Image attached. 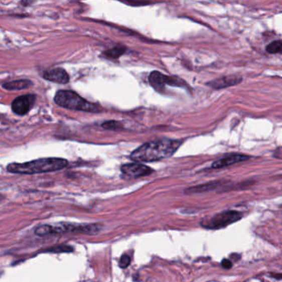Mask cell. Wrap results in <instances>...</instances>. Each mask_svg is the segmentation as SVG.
<instances>
[{
	"label": "cell",
	"instance_id": "6da1fadb",
	"mask_svg": "<svg viewBox=\"0 0 282 282\" xmlns=\"http://www.w3.org/2000/svg\"><path fill=\"white\" fill-rule=\"evenodd\" d=\"M180 140L161 139L151 141L139 146L132 152L130 159L137 163L160 161L171 157L180 147Z\"/></svg>",
	"mask_w": 282,
	"mask_h": 282
},
{
	"label": "cell",
	"instance_id": "7a4b0ae2",
	"mask_svg": "<svg viewBox=\"0 0 282 282\" xmlns=\"http://www.w3.org/2000/svg\"><path fill=\"white\" fill-rule=\"evenodd\" d=\"M69 165L67 160L61 158H43L30 162L12 163L7 166V171L11 174H36L59 171Z\"/></svg>",
	"mask_w": 282,
	"mask_h": 282
},
{
	"label": "cell",
	"instance_id": "3957f363",
	"mask_svg": "<svg viewBox=\"0 0 282 282\" xmlns=\"http://www.w3.org/2000/svg\"><path fill=\"white\" fill-rule=\"evenodd\" d=\"M102 224H74V223H60V224H43L37 227L36 235L40 237L58 235L65 234H96L101 231Z\"/></svg>",
	"mask_w": 282,
	"mask_h": 282
},
{
	"label": "cell",
	"instance_id": "277c9868",
	"mask_svg": "<svg viewBox=\"0 0 282 282\" xmlns=\"http://www.w3.org/2000/svg\"><path fill=\"white\" fill-rule=\"evenodd\" d=\"M54 101L58 106L70 110L87 111L93 113H97L102 111L99 106L88 102L74 91H58L54 97Z\"/></svg>",
	"mask_w": 282,
	"mask_h": 282
},
{
	"label": "cell",
	"instance_id": "5b68a950",
	"mask_svg": "<svg viewBox=\"0 0 282 282\" xmlns=\"http://www.w3.org/2000/svg\"><path fill=\"white\" fill-rule=\"evenodd\" d=\"M243 218V214L239 211H225L214 215L208 220L201 223V226L207 229H220L237 222Z\"/></svg>",
	"mask_w": 282,
	"mask_h": 282
},
{
	"label": "cell",
	"instance_id": "8992f818",
	"mask_svg": "<svg viewBox=\"0 0 282 282\" xmlns=\"http://www.w3.org/2000/svg\"><path fill=\"white\" fill-rule=\"evenodd\" d=\"M37 96L35 94L22 95L12 102V111L19 116H24L32 110L35 104Z\"/></svg>",
	"mask_w": 282,
	"mask_h": 282
},
{
	"label": "cell",
	"instance_id": "52a82bcc",
	"mask_svg": "<svg viewBox=\"0 0 282 282\" xmlns=\"http://www.w3.org/2000/svg\"><path fill=\"white\" fill-rule=\"evenodd\" d=\"M122 174L128 178H138L140 177L148 176L153 173V169L140 164H127L120 167Z\"/></svg>",
	"mask_w": 282,
	"mask_h": 282
},
{
	"label": "cell",
	"instance_id": "ba28073f",
	"mask_svg": "<svg viewBox=\"0 0 282 282\" xmlns=\"http://www.w3.org/2000/svg\"><path fill=\"white\" fill-rule=\"evenodd\" d=\"M249 159V156H247V155L233 154V155H227L225 157L213 163L211 168L215 169H222V168H225V167L235 165L238 163L243 162V161L248 160Z\"/></svg>",
	"mask_w": 282,
	"mask_h": 282
},
{
	"label": "cell",
	"instance_id": "9c48e42d",
	"mask_svg": "<svg viewBox=\"0 0 282 282\" xmlns=\"http://www.w3.org/2000/svg\"><path fill=\"white\" fill-rule=\"evenodd\" d=\"M43 78L48 81L60 83V84H66L70 82L69 74L66 70H64L62 68H56V69L45 71L43 74Z\"/></svg>",
	"mask_w": 282,
	"mask_h": 282
},
{
	"label": "cell",
	"instance_id": "30bf717a",
	"mask_svg": "<svg viewBox=\"0 0 282 282\" xmlns=\"http://www.w3.org/2000/svg\"><path fill=\"white\" fill-rule=\"evenodd\" d=\"M243 80V78L238 75H229L224 76L220 79H216L212 81L209 82L207 85L214 89H222V88H229L231 86L237 85Z\"/></svg>",
	"mask_w": 282,
	"mask_h": 282
},
{
	"label": "cell",
	"instance_id": "8fae6325",
	"mask_svg": "<svg viewBox=\"0 0 282 282\" xmlns=\"http://www.w3.org/2000/svg\"><path fill=\"white\" fill-rule=\"evenodd\" d=\"M149 81L151 85L157 92H163L165 88V75L159 71H153L149 76Z\"/></svg>",
	"mask_w": 282,
	"mask_h": 282
},
{
	"label": "cell",
	"instance_id": "7c38bea8",
	"mask_svg": "<svg viewBox=\"0 0 282 282\" xmlns=\"http://www.w3.org/2000/svg\"><path fill=\"white\" fill-rule=\"evenodd\" d=\"M33 85V83L28 79H19L15 81L9 82L3 84V88L7 90H23L30 88Z\"/></svg>",
	"mask_w": 282,
	"mask_h": 282
},
{
	"label": "cell",
	"instance_id": "4fadbf2b",
	"mask_svg": "<svg viewBox=\"0 0 282 282\" xmlns=\"http://www.w3.org/2000/svg\"><path fill=\"white\" fill-rule=\"evenodd\" d=\"M221 185V183L219 182H213V183H205L202 185L196 186V187H192L185 190V193L187 194H197V193H201V192H210L212 190L218 188L219 186Z\"/></svg>",
	"mask_w": 282,
	"mask_h": 282
},
{
	"label": "cell",
	"instance_id": "5bb4252c",
	"mask_svg": "<svg viewBox=\"0 0 282 282\" xmlns=\"http://www.w3.org/2000/svg\"><path fill=\"white\" fill-rule=\"evenodd\" d=\"M126 51V47L123 45H116V47L109 49L107 51H105L104 55L110 59H118L120 56H122L123 54H125Z\"/></svg>",
	"mask_w": 282,
	"mask_h": 282
},
{
	"label": "cell",
	"instance_id": "9a60e30c",
	"mask_svg": "<svg viewBox=\"0 0 282 282\" xmlns=\"http://www.w3.org/2000/svg\"><path fill=\"white\" fill-rule=\"evenodd\" d=\"M165 84L173 86V87H182L187 88L188 84L183 79L176 76H167L165 75Z\"/></svg>",
	"mask_w": 282,
	"mask_h": 282
},
{
	"label": "cell",
	"instance_id": "2e32d148",
	"mask_svg": "<svg viewBox=\"0 0 282 282\" xmlns=\"http://www.w3.org/2000/svg\"><path fill=\"white\" fill-rule=\"evenodd\" d=\"M266 51L269 54H280L282 55V41H274L270 42L266 47Z\"/></svg>",
	"mask_w": 282,
	"mask_h": 282
},
{
	"label": "cell",
	"instance_id": "e0dca14e",
	"mask_svg": "<svg viewBox=\"0 0 282 282\" xmlns=\"http://www.w3.org/2000/svg\"><path fill=\"white\" fill-rule=\"evenodd\" d=\"M45 252H56V253H59V252H74V247L68 245L55 246V247L47 248V249L45 250Z\"/></svg>",
	"mask_w": 282,
	"mask_h": 282
},
{
	"label": "cell",
	"instance_id": "ac0fdd59",
	"mask_svg": "<svg viewBox=\"0 0 282 282\" xmlns=\"http://www.w3.org/2000/svg\"><path fill=\"white\" fill-rule=\"evenodd\" d=\"M102 127L106 129H123V125L120 121H116V120H109L106 121L102 125Z\"/></svg>",
	"mask_w": 282,
	"mask_h": 282
},
{
	"label": "cell",
	"instance_id": "d6986e66",
	"mask_svg": "<svg viewBox=\"0 0 282 282\" xmlns=\"http://www.w3.org/2000/svg\"><path fill=\"white\" fill-rule=\"evenodd\" d=\"M130 261H131V258H130L129 255H122L121 257H120V261H119V266H120V268H126L130 264Z\"/></svg>",
	"mask_w": 282,
	"mask_h": 282
},
{
	"label": "cell",
	"instance_id": "ffe728a7",
	"mask_svg": "<svg viewBox=\"0 0 282 282\" xmlns=\"http://www.w3.org/2000/svg\"><path fill=\"white\" fill-rule=\"evenodd\" d=\"M221 265L224 269H230L233 266L232 261L229 259H223L222 261H221Z\"/></svg>",
	"mask_w": 282,
	"mask_h": 282
},
{
	"label": "cell",
	"instance_id": "44dd1931",
	"mask_svg": "<svg viewBox=\"0 0 282 282\" xmlns=\"http://www.w3.org/2000/svg\"><path fill=\"white\" fill-rule=\"evenodd\" d=\"M270 277L275 278L277 280H282V274H276V273H271L270 274Z\"/></svg>",
	"mask_w": 282,
	"mask_h": 282
},
{
	"label": "cell",
	"instance_id": "7402d4cb",
	"mask_svg": "<svg viewBox=\"0 0 282 282\" xmlns=\"http://www.w3.org/2000/svg\"><path fill=\"white\" fill-rule=\"evenodd\" d=\"M3 200V197H0V201H2Z\"/></svg>",
	"mask_w": 282,
	"mask_h": 282
}]
</instances>
